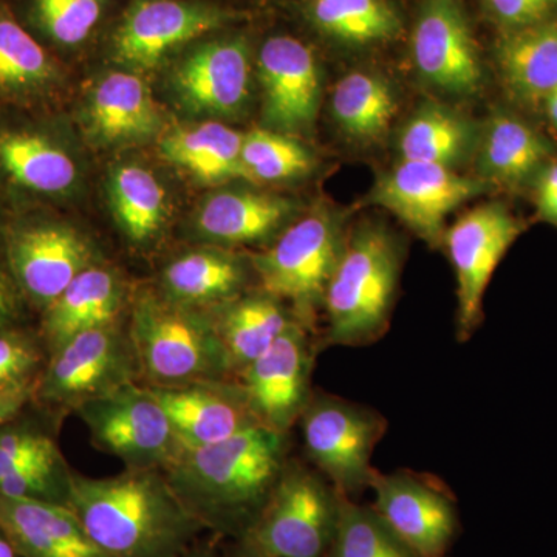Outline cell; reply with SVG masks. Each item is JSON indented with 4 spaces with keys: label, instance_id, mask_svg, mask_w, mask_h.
I'll return each instance as SVG.
<instances>
[{
    "label": "cell",
    "instance_id": "obj_1",
    "mask_svg": "<svg viewBox=\"0 0 557 557\" xmlns=\"http://www.w3.org/2000/svg\"><path fill=\"white\" fill-rule=\"evenodd\" d=\"M67 507L109 557H182L205 530L161 469L102 479L73 472Z\"/></svg>",
    "mask_w": 557,
    "mask_h": 557
},
{
    "label": "cell",
    "instance_id": "obj_2",
    "mask_svg": "<svg viewBox=\"0 0 557 557\" xmlns=\"http://www.w3.org/2000/svg\"><path fill=\"white\" fill-rule=\"evenodd\" d=\"M287 463V434L252 424L214 445L183 448L163 472L205 530L239 537Z\"/></svg>",
    "mask_w": 557,
    "mask_h": 557
},
{
    "label": "cell",
    "instance_id": "obj_3",
    "mask_svg": "<svg viewBox=\"0 0 557 557\" xmlns=\"http://www.w3.org/2000/svg\"><path fill=\"white\" fill-rule=\"evenodd\" d=\"M401 271L397 240L379 225L346 239L325 292L327 346L362 347L386 333Z\"/></svg>",
    "mask_w": 557,
    "mask_h": 557
},
{
    "label": "cell",
    "instance_id": "obj_4",
    "mask_svg": "<svg viewBox=\"0 0 557 557\" xmlns=\"http://www.w3.org/2000/svg\"><path fill=\"white\" fill-rule=\"evenodd\" d=\"M132 344L149 387L228 381L234 375L214 319L146 293L132 310Z\"/></svg>",
    "mask_w": 557,
    "mask_h": 557
},
{
    "label": "cell",
    "instance_id": "obj_5",
    "mask_svg": "<svg viewBox=\"0 0 557 557\" xmlns=\"http://www.w3.org/2000/svg\"><path fill=\"white\" fill-rule=\"evenodd\" d=\"M339 493L321 472L287 463L258 518L231 557H325L338 519Z\"/></svg>",
    "mask_w": 557,
    "mask_h": 557
},
{
    "label": "cell",
    "instance_id": "obj_6",
    "mask_svg": "<svg viewBox=\"0 0 557 557\" xmlns=\"http://www.w3.org/2000/svg\"><path fill=\"white\" fill-rule=\"evenodd\" d=\"M344 244L338 220L313 212L289 226L273 247L252 256V270L262 292L292 304L296 321L310 329Z\"/></svg>",
    "mask_w": 557,
    "mask_h": 557
},
{
    "label": "cell",
    "instance_id": "obj_7",
    "mask_svg": "<svg viewBox=\"0 0 557 557\" xmlns=\"http://www.w3.org/2000/svg\"><path fill=\"white\" fill-rule=\"evenodd\" d=\"M134 383H141V370L129 329L119 324L79 333L51 351L33 399L51 409L76 410Z\"/></svg>",
    "mask_w": 557,
    "mask_h": 557
},
{
    "label": "cell",
    "instance_id": "obj_8",
    "mask_svg": "<svg viewBox=\"0 0 557 557\" xmlns=\"http://www.w3.org/2000/svg\"><path fill=\"white\" fill-rule=\"evenodd\" d=\"M304 448L318 471L343 496L370 487L376 471L372 456L386 420L333 395L311 394L299 418Z\"/></svg>",
    "mask_w": 557,
    "mask_h": 557
},
{
    "label": "cell",
    "instance_id": "obj_9",
    "mask_svg": "<svg viewBox=\"0 0 557 557\" xmlns=\"http://www.w3.org/2000/svg\"><path fill=\"white\" fill-rule=\"evenodd\" d=\"M95 448L135 469H166L182 453L170 417L143 383L129 384L75 410Z\"/></svg>",
    "mask_w": 557,
    "mask_h": 557
},
{
    "label": "cell",
    "instance_id": "obj_10",
    "mask_svg": "<svg viewBox=\"0 0 557 557\" xmlns=\"http://www.w3.org/2000/svg\"><path fill=\"white\" fill-rule=\"evenodd\" d=\"M522 231V222L504 203L480 205L446 231L443 240L457 277L458 339L478 329L491 277Z\"/></svg>",
    "mask_w": 557,
    "mask_h": 557
},
{
    "label": "cell",
    "instance_id": "obj_11",
    "mask_svg": "<svg viewBox=\"0 0 557 557\" xmlns=\"http://www.w3.org/2000/svg\"><path fill=\"white\" fill-rule=\"evenodd\" d=\"M7 270L17 292L46 310L84 270L97 265L90 242L64 223L25 222L3 239Z\"/></svg>",
    "mask_w": 557,
    "mask_h": 557
},
{
    "label": "cell",
    "instance_id": "obj_12",
    "mask_svg": "<svg viewBox=\"0 0 557 557\" xmlns=\"http://www.w3.org/2000/svg\"><path fill=\"white\" fill-rule=\"evenodd\" d=\"M490 186L456 170L421 161L401 160L381 175L369 201L391 211L432 247L445 239V223L461 205Z\"/></svg>",
    "mask_w": 557,
    "mask_h": 557
},
{
    "label": "cell",
    "instance_id": "obj_13",
    "mask_svg": "<svg viewBox=\"0 0 557 557\" xmlns=\"http://www.w3.org/2000/svg\"><path fill=\"white\" fill-rule=\"evenodd\" d=\"M313 358L309 329L296 321L262 357L242 370L237 383L258 423L288 434L311 397Z\"/></svg>",
    "mask_w": 557,
    "mask_h": 557
},
{
    "label": "cell",
    "instance_id": "obj_14",
    "mask_svg": "<svg viewBox=\"0 0 557 557\" xmlns=\"http://www.w3.org/2000/svg\"><path fill=\"white\" fill-rule=\"evenodd\" d=\"M412 60L435 89L469 97L482 87L483 70L461 0H423L413 25Z\"/></svg>",
    "mask_w": 557,
    "mask_h": 557
},
{
    "label": "cell",
    "instance_id": "obj_15",
    "mask_svg": "<svg viewBox=\"0 0 557 557\" xmlns=\"http://www.w3.org/2000/svg\"><path fill=\"white\" fill-rule=\"evenodd\" d=\"M228 11L188 0H138L113 38V58L132 70L157 67L170 51L218 30Z\"/></svg>",
    "mask_w": 557,
    "mask_h": 557
},
{
    "label": "cell",
    "instance_id": "obj_16",
    "mask_svg": "<svg viewBox=\"0 0 557 557\" xmlns=\"http://www.w3.org/2000/svg\"><path fill=\"white\" fill-rule=\"evenodd\" d=\"M373 509L418 557H443L457 533V511L445 487L412 472L380 474Z\"/></svg>",
    "mask_w": 557,
    "mask_h": 557
},
{
    "label": "cell",
    "instance_id": "obj_17",
    "mask_svg": "<svg viewBox=\"0 0 557 557\" xmlns=\"http://www.w3.org/2000/svg\"><path fill=\"white\" fill-rule=\"evenodd\" d=\"M263 119L271 131L302 134L317 120L321 78L313 51L289 36H274L259 53Z\"/></svg>",
    "mask_w": 557,
    "mask_h": 557
},
{
    "label": "cell",
    "instance_id": "obj_18",
    "mask_svg": "<svg viewBox=\"0 0 557 557\" xmlns=\"http://www.w3.org/2000/svg\"><path fill=\"white\" fill-rule=\"evenodd\" d=\"M251 60L247 40L218 39L190 51L174 73L183 104L196 113L234 116L249 95Z\"/></svg>",
    "mask_w": 557,
    "mask_h": 557
},
{
    "label": "cell",
    "instance_id": "obj_19",
    "mask_svg": "<svg viewBox=\"0 0 557 557\" xmlns=\"http://www.w3.org/2000/svg\"><path fill=\"white\" fill-rule=\"evenodd\" d=\"M150 391L170 417L183 448L214 445L252 424H260L237 381L150 387Z\"/></svg>",
    "mask_w": 557,
    "mask_h": 557
},
{
    "label": "cell",
    "instance_id": "obj_20",
    "mask_svg": "<svg viewBox=\"0 0 557 557\" xmlns=\"http://www.w3.org/2000/svg\"><path fill=\"white\" fill-rule=\"evenodd\" d=\"M474 160L487 186L520 189L555 160V146L516 113L496 110L480 129Z\"/></svg>",
    "mask_w": 557,
    "mask_h": 557
},
{
    "label": "cell",
    "instance_id": "obj_21",
    "mask_svg": "<svg viewBox=\"0 0 557 557\" xmlns=\"http://www.w3.org/2000/svg\"><path fill=\"white\" fill-rule=\"evenodd\" d=\"M124 299L126 289L115 271L100 263L84 270L44 310L40 339L47 354L79 333L119 325Z\"/></svg>",
    "mask_w": 557,
    "mask_h": 557
},
{
    "label": "cell",
    "instance_id": "obj_22",
    "mask_svg": "<svg viewBox=\"0 0 557 557\" xmlns=\"http://www.w3.org/2000/svg\"><path fill=\"white\" fill-rule=\"evenodd\" d=\"M0 531L21 557H98L72 509L0 494Z\"/></svg>",
    "mask_w": 557,
    "mask_h": 557
},
{
    "label": "cell",
    "instance_id": "obj_23",
    "mask_svg": "<svg viewBox=\"0 0 557 557\" xmlns=\"http://www.w3.org/2000/svg\"><path fill=\"white\" fill-rule=\"evenodd\" d=\"M0 175L32 196L57 197L78 180V166L50 132L33 126L0 127Z\"/></svg>",
    "mask_w": 557,
    "mask_h": 557
},
{
    "label": "cell",
    "instance_id": "obj_24",
    "mask_svg": "<svg viewBox=\"0 0 557 557\" xmlns=\"http://www.w3.org/2000/svg\"><path fill=\"white\" fill-rule=\"evenodd\" d=\"M494 60L511 100L525 108H542L557 87V14L518 30L500 32Z\"/></svg>",
    "mask_w": 557,
    "mask_h": 557
},
{
    "label": "cell",
    "instance_id": "obj_25",
    "mask_svg": "<svg viewBox=\"0 0 557 557\" xmlns=\"http://www.w3.org/2000/svg\"><path fill=\"white\" fill-rule=\"evenodd\" d=\"M94 137L106 145L137 143L161 129L159 106L141 78L132 73H110L100 81L87 104Z\"/></svg>",
    "mask_w": 557,
    "mask_h": 557
},
{
    "label": "cell",
    "instance_id": "obj_26",
    "mask_svg": "<svg viewBox=\"0 0 557 557\" xmlns=\"http://www.w3.org/2000/svg\"><path fill=\"white\" fill-rule=\"evenodd\" d=\"M292 212L288 200L271 194L223 190L205 201L197 228L219 244H251L276 233Z\"/></svg>",
    "mask_w": 557,
    "mask_h": 557
},
{
    "label": "cell",
    "instance_id": "obj_27",
    "mask_svg": "<svg viewBox=\"0 0 557 557\" xmlns=\"http://www.w3.org/2000/svg\"><path fill=\"white\" fill-rule=\"evenodd\" d=\"M215 329L228 354L234 375L262 357L282 333L296 322L269 293L244 296L220 306Z\"/></svg>",
    "mask_w": 557,
    "mask_h": 557
},
{
    "label": "cell",
    "instance_id": "obj_28",
    "mask_svg": "<svg viewBox=\"0 0 557 557\" xmlns=\"http://www.w3.org/2000/svg\"><path fill=\"white\" fill-rule=\"evenodd\" d=\"M244 284V263L220 249L186 252L163 271L164 298L189 309L223 306L237 298Z\"/></svg>",
    "mask_w": 557,
    "mask_h": 557
},
{
    "label": "cell",
    "instance_id": "obj_29",
    "mask_svg": "<svg viewBox=\"0 0 557 557\" xmlns=\"http://www.w3.org/2000/svg\"><path fill=\"white\" fill-rule=\"evenodd\" d=\"M480 129L468 116L442 104H424L399 132L401 160L456 170L475 156Z\"/></svg>",
    "mask_w": 557,
    "mask_h": 557
},
{
    "label": "cell",
    "instance_id": "obj_30",
    "mask_svg": "<svg viewBox=\"0 0 557 557\" xmlns=\"http://www.w3.org/2000/svg\"><path fill=\"white\" fill-rule=\"evenodd\" d=\"M244 135L219 123L178 129L161 141V153L201 182L248 178L242 163Z\"/></svg>",
    "mask_w": 557,
    "mask_h": 557
},
{
    "label": "cell",
    "instance_id": "obj_31",
    "mask_svg": "<svg viewBox=\"0 0 557 557\" xmlns=\"http://www.w3.org/2000/svg\"><path fill=\"white\" fill-rule=\"evenodd\" d=\"M306 10L319 33L344 46H380L405 30L391 0H307Z\"/></svg>",
    "mask_w": 557,
    "mask_h": 557
},
{
    "label": "cell",
    "instance_id": "obj_32",
    "mask_svg": "<svg viewBox=\"0 0 557 557\" xmlns=\"http://www.w3.org/2000/svg\"><path fill=\"white\" fill-rule=\"evenodd\" d=\"M397 109V97L391 84L375 73H348L336 84L332 95L333 119L355 141L383 137Z\"/></svg>",
    "mask_w": 557,
    "mask_h": 557
},
{
    "label": "cell",
    "instance_id": "obj_33",
    "mask_svg": "<svg viewBox=\"0 0 557 557\" xmlns=\"http://www.w3.org/2000/svg\"><path fill=\"white\" fill-rule=\"evenodd\" d=\"M58 79V67L20 22L0 11V95L27 98L44 94Z\"/></svg>",
    "mask_w": 557,
    "mask_h": 557
},
{
    "label": "cell",
    "instance_id": "obj_34",
    "mask_svg": "<svg viewBox=\"0 0 557 557\" xmlns=\"http://www.w3.org/2000/svg\"><path fill=\"white\" fill-rule=\"evenodd\" d=\"M110 200L121 228L132 242L152 239L166 215V194L145 168L127 164L113 172Z\"/></svg>",
    "mask_w": 557,
    "mask_h": 557
},
{
    "label": "cell",
    "instance_id": "obj_35",
    "mask_svg": "<svg viewBox=\"0 0 557 557\" xmlns=\"http://www.w3.org/2000/svg\"><path fill=\"white\" fill-rule=\"evenodd\" d=\"M325 557H418L372 507L339 494L335 534Z\"/></svg>",
    "mask_w": 557,
    "mask_h": 557
},
{
    "label": "cell",
    "instance_id": "obj_36",
    "mask_svg": "<svg viewBox=\"0 0 557 557\" xmlns=\"http://www.w3.org/2000/svg\"><path fill=\"white\" fill-rule=\"evenodd\" d=\"M242 163L252 182H276L307 174L313 166L309 150L289 135L252 129L244 135Z\"/></svg>",
    "mask_w": 557,
    "mask_h": 557
},
{
    "label": "cell",
    "instance_id": "obj_37",
    "mask_svg": "<svg viewBox=\"0 0 557 557\" xmlns=\"http://www.w3.org/2000/svg\"><path fill=\"white\" fill-rule=\"evenodd\" d=\"M47 358L35 336L17 327L0 330V394L33 398Z\"/></svg>",
    "mask_w": 557,
    "mask_h": 557
},
{
    "label": "cell",
    "instance_id": "obj_38",
    "mask_svg": "<svg viewBox=\"0 0 557 557\" xmlns=\"http://www.w3.org/2000/svg\"><path fill=\"white\" fill-rule=\"evenodd\" d=\"M104 11V0H32V20L60 46H78L89 38Z\"/></svg>",
    "mask_w": 557,
    "mask_h": 557
},
{
    "label": "cell",
    "instance_id": "obj_39",
    "mask_svg": "<svg viewBox=\"0 0 557 557\" xmlns=\"http://www.w3.org/2000/svg\"><path fill=\"white\" fill-rule=\"evenodd\" d=\"M13 421L14 418L0 426V480L62 456L60 446L47 432Z\"/></svg>",
    "mask_w": 557,
    "mask_h": 557
},
{
    "label": "cell",
    "instance_id": "obj_40",
    "mask_svg": "<svg viewBox=\"0 0 557 557\" xmlns=\"http://www.w3.org/2000/svg\"><path fill=\"white\" fill-rule=\"evenodd\" d=\"M500 32L518 30L557 14V0H482Z\"/></svg>",
    "mask_w": 557,
    "mask_h": 557
},
{
    "label": "cell",
    "instance_id": "obj_41",
    "mask_svg": "<svg viewBox=\"0 0 557 557\" xmlns=\"http://www.w3.org/2000/svg\"><path fill=\"white\" fill-rule=\"evenodd\" d=\"M16 292V285L9 270H3L0 265V330L16 327L17 317H20Z\"/></svg>",
    "mask_w": 557,
    "mask_h": 557
},
{
    "label": "cell",
    "instance_id": "obj_42",
    "mask_svg": "<svg viewBox=\"0 0 557 557\" xmlns=\"http://www.w3.org/2000/svg\"><path fill=\"white\" fill-rule=\"evenodd\" d=\"M30 399L27 395L0 394V426L20 416Z\"/></svg>",
    "mask_w": 557,
    "mask_h": 557
},
{
    "label": "cell",
    "instance_id": "obj_43",
    "mask_svg": "<svg viewBox=\"0 0 557 557\" xmlns=\"http://www.w3.org/2000/svg\"><path fill=\"white\" fill-rule=\"evenodd\" d=\"M542 108L547 112L549 121H552L553 127L557 131V87L552 94L545 98L544 106Z\"/></svg>",
    "mask_w": 557,
    "mask_h": 557
},
{
    "label": "cell",
    "instance_id": "obj_44",
    "mask_svg": "<svg viewBox=\"0 0 557 557\" xmlns=\"http://www.w3.org/2000/svg\"><path fill=\"white\" fill-rule=\"evenodd\" d=\"M0 557H21L2 531H0Z\"/></svg>",
    "mask_w": 557,
    "mask_h": 557
},
{
    "label": "cell",
    "instance_id": "obj_45",
    "mask_svg": "<svg viewBox=\"0 0 557 557\" xmlns=\"http://www.w3.org/2000/svg\"><path fill=\"white\" fill-rule=\"evenodd\" d=\"M539 218L544 220V222L549 223V225L556 226L557 228V199L555 203L552 205V207L545 209L542 214H539Z\"/></svg>",
    "mask_w": 557,
    "mask_h": 557
},
{
    "label": "cell",
    "instance_id": "obj_46",
    "mask_svg": "<svg viewBox=\"0 0 557 557\" xmlns=\"http://www.w3.org/2000/svg\"><path fill=\"white\" fill-rule=\"evenodd\" d=\"M182 557H215L214 553L209 552V549H193L190 548L185 556Z\"/></svg>",
    "mask_w": 557,
    "mask_h": 557
},
{
    "label": "cell",
    "instance_id": "obj_47",
    "mask_svg": "<svg viewBox=\"0 0 557 557\" xmlns=\"http://www.w3.org/2000/svg\"><path fill=\"white\" fill-rule=\"evenodd\" d=\"M98 557H109V556L102 555V556H98Z\"/></svg>",
    "mask_w": 557,
    "mask_h": 557
}]
</instances>
